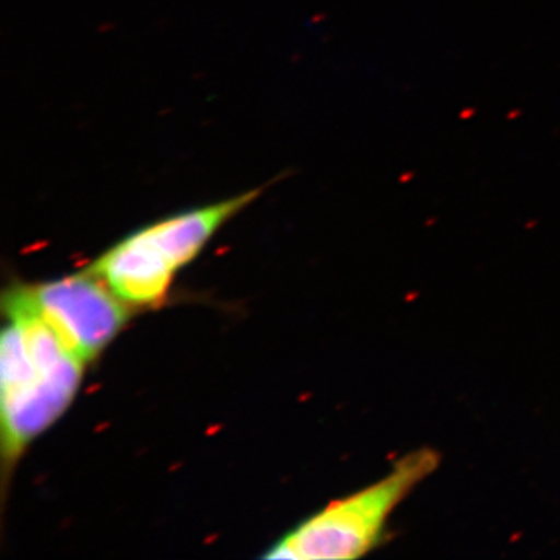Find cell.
I'll list each match as a JSON object with an SVG mask.
<instances>
[{
	"label": "cell",
	"instance_id": "cell-1",
	"mask_svg": "<svg viewBox=\"0 0 560 560\" xmlns=\"http://www.w3.org/2000/svg\"><path fill=\"white\" fill-rule=\"evenodd\" d=\"M3 313L0 427L3 464L13 467L31 442L68 410L86 363L40 318L24 287L3 294Z\"/></svg>",
	"mask_w": 560,
	"mask_h": 560
},
{
	"label": "cell",
	"instance_id": "cell-2",
	"mask_svg": "<svg viewBox=\"0 0 560 560\" xmlns=\"http://www.w3.org/2000/svg\"><path fill=\"white\" fill-rule=\"evenodd\" d=\"M265 187L147 224L103 253L88 270L125 304H158L171 289L176 271L194 260L224 223L256 201Z\"/></svg>",
	"mask_w": 560,
	"mask_h": 560
},
{
	"label": "cell",
	"instance_id": "cell-3",
	"mask_svg": "<svg viewBox=\"0 0 560 560\" xmlns=\"http://www.w3.org/2000/svg\"><path fill=\"white\" fill-rule=\"evenodd\" d=\"M440 456L420 448L397 460L393 470L368 488L331 501L271 548L265 559H357L381 544L386 523L412 489L436 470Z\"/></svg>",
	"mask_w": 560,
	"mask_h": 560
},
{
	"label": "cell",
	"instance_id": "cell-4",
	"mask_svg": "<svg viewBox=\"0 0 560 560\" xmlns=\"http://www.w3.org/2000/svg\"><path fill=\"white\" fill-rule=\"evenodd\" d=\"M22 287L40 318L84 363L101 355L130 316L128 304L90 270Z\"/></svg>",
	"mask_w": 560,
	"mask_h": 560
}]
</instances>
